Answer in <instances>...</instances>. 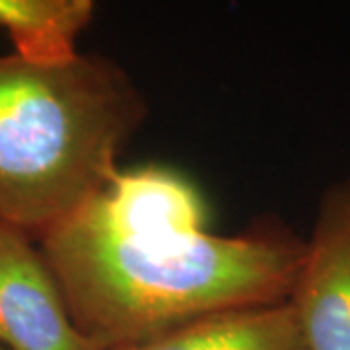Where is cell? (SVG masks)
Returning a JSON list of instances; mask_svg holds the SVG:
<instances>
[{
    "label": "cell",
    "instance_id": "2",
    "mask_svg": "<svg viewBox=\"0 0 350 350\" xmlns=\"http://www.w3.org/2000/svg\"><path fill=\"white\" fill-rule=\"evenodd\" d=\"M144 117L138 88L101 55L55 66L0 55V226L38 241L82 208Z\"/></svg>",
    "mask_w": 350,
    "mask_h": 350
},
{
    "label": "cell",
    "instance_id": "1",
    "mask_svg": "<svg viewBox=\"0 0 350 350\" xmlns=\"http://www.w3.org/2000/svg\"><path fill=\"white\" fill-rule=\"evenodd\" d=\"M38 241L75 325L100 350L140 345L214 313L288 301L306 251L284 228L243 236L121 230L88 204Z\"/></svg>",
    "mask_w": 350,
    "mask_h": 350
},
{
    "label": "cell",
    "instance_id": "5",
    "mask_svg": "<svg viewBox=\"0 0 350 350\" xmlns=\"http://www.w3.org/2000/svg\"><path fill=\"white\" fill-rule=\"evenodd\" d=\"M115 350H308L290 301L214 313Z\"/></svg>",
    "mask_w": 350,
    "mask_h": 350
},
{
    "label": "cell",
    "instance_id": "6",
    "mask_svg": "<svg viewBox=\"0 0 350 350\" xmlns=\"http://www.w3.org/2000/svg\"><path fill=\"white\" fill-rule=\"evenodd\" d=\"M90 0H0V29L22 61L55 66L75 61L76 39L92 22Z\"/></svg>",
    "mask_w": 350,
    "mask_h": 350
},
{
    "label": "cell",
    "instance_id": "3",
    "mask_svg": "<svg viewBox=\"0 0 350 350\" xmlns=\"http://www.w3.org/2000/svg\"><path fill=\"white\" fill-rule=\"evenodd\" d=\"M288 301L308 350H350V177L323 193Z\"/></svg>",
    "mask_w": 350,
    "mask_h": 350
},
{
    "label": "cell",
    "instance_id": "7",
    "mask_svg": "<svg viewBox=\"0 0 350 350\" xmlns=\"http://www.w3.org/2000/svg\"><path fill=\"white\" fill-rule=\"evenodd\" d=\"M0 350H4V347H2V345H0Z\"/></svg>",
    "mask_w": 350,
    "mask_h": 350
},
{
    "label": "cell",
    "instance_id": "4",
    "mask_svg": "<svg viewBox=\"0 0 350 350\" xmlns=\"http://www.w3.org/2000/svg\"><path fill=\"white\" fill-rule=\"evenodd\" d=\"M0 345L4 350H100L75 325L36 239L0 226Z\"/></svg>",
    "mask_w": 350,
    "mask_h": 350
}]
</instances>
